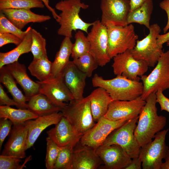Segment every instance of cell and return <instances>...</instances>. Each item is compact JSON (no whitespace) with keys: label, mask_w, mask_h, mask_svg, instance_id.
Segmentation results:
<instances>
[{"label":"cell","mask_w":169,"mask_h":169,"mask_svg":"<svg viewBox=\"0 0 169 169\" xmlns=\"http://www.w3.org/2000/svg\"><path fill=\"white\" fill-rule=\"evenodd\" d=\"M101 23L116 25H127V19L130 11V0H101Z\"/></svg>","instance_id":"12"},{"label":"cell","mask_w":169,"mask_h":169,"mask_svg":"<svg viewBox=\"0 0 169 169\" xmlns=\"http://www.w3.org/2000/svg\"><path fill=\"white\" fill-rule=\"evenodd\" d=\"M156 94L157 103L159 104L161 111L165 110L169 113V98L164 95L161 90H158Z\"/></svg>","instance_id":"43"},{"label":"cell","mask_w":169,"mask_h":169,"mask_svg":"<svg viewBox=\"0 0 169 169\" xmlns=\"http://www.w3.org/2000/svg\"><path fill=\"white\" fill-rule=\"evenodd\" d=\"M72 61L78 69L88 78L91 76L94 71L99 66L95 58L90 51L77 59H73Z\"/></svg>","instance_id":"32"},{"label":"cell","mask_w":169,"mask_h":169,"mask_svg":"<svg viewBox=\"0 0 169 169\" xmlns=\"http://www.w3.org/2000/svg\"><path fill=\"white\" fill-rule=\"evenodd\" d=\"M88 96L94 120L97 122L106 114L113 100L106 90L100 87H97Z\"/></svg>","instance_id":"23"},{"label":"cell","mask_w":169,"mask_h":169,"mask_svg":"<svg viewBox=\"0 0 169 169\" xmlns=\"http://www.w3.org/2000/svg\"><path fill=\"white\" fill-rule=\"evenodd\" d=\"M75 41L73 44L71 56L73 59H77L90 51L89 41L83 31L79 30L74 36Z\"/></svg>","instance_id":"34"},{"label":"cell","mask_w":169,"mask_h":169,"mask_svg":"<svg viewBox=\"0 0 169 169\" xmlns=\"http://www.w3.org/2000/svg\"><path fill=\"white\" fill-rule=\"evenodd\" d=\"M87 37L90 43V52L95 58L99 66H105L111 59L108 52V38L106 26L99 20L94 21Z\"/></svg>","instance_id":"11"},{"label":"cell","mask_w":169,"mask_h":169,"mask_svg":"<svg viewBox=\"0 0 169 169\" xmlns=\"http://www.w3.org/2000/svg\"><path fill=\"white\" fill-rule=\"evenodd\" d=\"M74 148L70 146L61 147L54 169H70Z\"/></svg>","instance_id":"36"},{"label":"cell","mask_w":169,"mask_h":169,"mask_svg":"<svg viewBox=\"0 0 169 169\" xmlns=\"http://www.w3.org/2000/svg\"><path fill=\"white\" fill-rule=\"evenodd\" d=\"M28 27L25 31L19 29L12 23L3 13L0 12V33H11L23 40L28 33Z\"/></svg>","instance_id":"37"},{"label":"cell","mask_w":169,"mask_h":169,"mask_svg":"<svg viewBox=\"0 0 169 169\" xmlns=\"http://www.w3.org/2000/svg\"><path fill=\"white\" fill-rule=\"evenodd\" d=\"M139 116L128 120L113 131L102 145L116 144L121 146L131 158L139 156L141 147L134 135Z\"/></svg>","instance_id":"8"},{"label":"cell","mask_w":169,"mask_h":169,"mask_svg":"<svg viewBox=\"0 0 169 169\" xmlns=\"http://www.w3.org/2000/svg\"><path fill=\"white\" fill-rule=\"evenodd\" d=\"M21 159L10 156H0V169H17L20 167Z\"/></svg>","instance_id":"40"},{"label":"cell","mask_w":169,"mask_h":169,"mask_svg":"<svg viewBox=\"0 0 169 169\" xmlns=\"http://www.w3.org/2000/svg\"><path fill=\"white\" fill-rule=\"evenodd\" d=\"M164 159L165 161L162 163L161 169H169V147L166 156Z\"/></svg>","instance_id":"50"},{"label":"cell","mask_w":169,"mask_h":169,"mask_svg":"<svg viewBox=\"0 0 169 169\" xmlns=\"http://www.w3.org/2000/svg\"><path fill=\"white\" fill-rule=\"evenodd\" d=\"M28 28V31L25 36L16 48L8 52L0 53V68L18 61L21 55L31 52L32 28L31 27Z\"/></svg>","instance_id":"27"},{"label":"cell","mask_w":169,"mask_h":169,"mask_svg":"<svg viewBox=\"0 0 169 169\" xmlns=\"http://www.w3.org/2000/svg\"><path fill=\"white\" fill-rule=\"evenodd\" d=\"M6 17L19 29H22L29 23H41L50 19L48 15H40L32 12L30 9H4L0 10Z\"/></svg>","instance_id":"21"},{"label":"cell","mask_w":169,"mask_h":169,"mask_svg":"<svg viewBox=\"0 0 169 169\" xmlns=\"http://www.w3.org/2000/svg\"><path fill=\"white\" fill-rule=\"evenodd\" d=\"M153 8V0H147L141 6L130 11L127 19V25L136 23L144 25L149 29Z\"/></svg>","instance_id":"29"},{"label":"cell","mask_w":169,"mask_h":169,"mask_svg":"<svg viewBox=\"0 0 169 169\" xmlns=\"http://www.w3.org/2000/svg\"><path fill=\"white\" fill-rule=\"evenodd\" d=\"M146 103L141 96L131 100H113L103 117L113 120L130 119L139 115Z\"/></svg>","instance_id":"14"},{"label":"cell","mask_w":169,"mask_h":169,"mask_svg":"<svg viewBox=\"0 0 169 169\" xmlns=\"http://www.w3.org/2000/svg\"><path fill=\"white\" fill-rule=\"evenodd\" d=\"M149 33L143 39L137 40L134 48L130 50L134 57L146 62L149 67H154L163 51L157 39L161 30L157 23L150 25Z\"/></svg>","instance_id":"6"},{"label":"cell","mask_w":169,"mask_h":169,"mask_svg":"<svg viewBox=\"0 0 169 169\" xmlns=\"http://www.w3.org/2000/svg\"><path fill=\"white\" fill-rule=\"evenodd\" d=\"M0 105L15 106L17 107L18 105L13 99H11L8 96L4 90L2 84H0Z\"/></svg>","instance_id":"44"},{"label":"cell","mask_w":169,"mask_h":169,"mask_svg":"<svg viewBox=\"0 0 169 169\" xmlns=\"http://www.w3.org/2000/svg\"><path fill=\"white\" fill-rule=\"evenodd\" d=\"M13 122L6 118H0V150L3 143L12 129Z\"/></svg>","instance_id":"41"},{"label":"cell","mask_w":169,"mask_h":169,"mask_svg":"<svg viewBox=\"0 0 169 169\" xmlns=\"http://www.w3.org/2000/svg\"><path fill=\"white\" fill-rule=\"evenodd\" d=\"M31 74L40 81L50 79L52 73V62L47 56L33 59L28 67Z\"/></svg>","instance_id":"30"},{"label":"cell","mask_w":169,"mask_h":169,"mask_svg":"<svg viewBox=\"0 0 169 169\" xmlns=\"http://www.w3.org/2000/svg\"><path fill=\"white\" fill-rule=\"evenodd\" d=\"M71 38L65 37L62 41L55 59L52 62V69L50 78L60 76L69 62L73 44Z\"/></svg>","instance_id":"25"},{"label":"cell","mask_w":169,"mask_h":169,"mask_svg":"<svg viewBox=\"0 0 169 169\" xmlns=\"http://www.w3.org/2000/svg\"><path fill=\"white\" fill-rule=\"evenodd\" d=\"M16 82L23 89L27 101L32 96L39 93V84L28 76L25 65L16 61L6 65Z\"/></svg>","instance_id":"20"},{"label":"cell","mask_w":169,"mask_h":169,"mask_svg":"<svg viewBox=\"0 0 169 169\" xmlns=\"http://www.w3.org/2000/svg\"><path fill=\"white\" fill-rule=\"evenodd\" d=\"M46 141L45 166L47 169H54L61 147L58 146L48 137L46 138Z\"/></svg>","instance_id":"38"},{"label":"cell","mask_w":169,"mask_h":169,"mask_svg":"<svg viewBox=\"0 0 169 169\" xmlns=\"http://www.w3.org/2000/svg\"><path fill=\"white\" fill-rule=\"evenodd\" d=\"M38 117L28 109H16L10 106L0 105V118L8 119L13 125L23 124Z\"/></svg>","instance_id":"28"},{"label":"cell","mask_w":169,"mask_h":169,"mask_svg":"<svg viewBox=\"0 0 169 169\" xmlns=\"http://www.w3.org/2000/svg\"><path fill=\"white\" fill-rule=\"evenodd\" d=\"M95 151L106 169H125L132 160L124 149L116 144L102 145Z\"/></svg>","instance_id":"15"},{"label":"cell","mask_w":169,"mask_h":169,"mask_svg":"<svg viewBox=\"0 0 169 169\" xmlns=\"http://www.w3.org/2000/svg\"><path fill=\"white\" fill-rule=\"evenodd\" d=\"M140 79L143 86L141 96L144 100L151 93L169 89V50L163 52L151 73Z\"/></svg>","instance_id":"7"},{"label":"cell","mask_w":169,"mask_h":169,"mask_svg":"<svg viewBox=\"0 0 169 169\" xmlns=\"http://www.w3.org/2000/svg\"><path fill=\"white\" fill-rule=\"evenodd\" d=\"M94 87H102L108 92L113 100H131L141 96L143 92L142 82L129 79L121 75L108 79L95 74L92 79Z\"/></svg>","instance_id":"3"},{"label":"cell","mask_w":169,"mask_h":169,"mask_svg":"<svg viewBox=\"0 0 169 169\" xmlns=\"http://www.w3.org/2000/svg\"><path fill=\"white\" fill-rule=\"evenodd\" d=\"M129 120L125 119L113 120L103 117L99 119L96 124L103 134L107 137L113 131L122 125Z\"/></svg>","instance_id":"39"},{"label":"cell","mask_w":169,"mask_h":169,"mask_svg":"<svg viewBox=\"0 0 169 169\" xmlns=\"http://www.w3.org/2000/svg\"><path fill=\"white\" fill-rule=\"evenodd\" d=\"M46 133L48 137L60 147L70 146L74 148L81 137L77 135L68 120L63 116L55 127Z\"/></svg>","instance_id":"17"},{"label":"cell","mask_w":169,"mask_h":169,"mask_svg":"<svg viewBox=\"0 0 169 169\" xmlns=\"http://www.w3.org/2000/svg\"><path fill=\"white\" fill-rule=\"evenodd\" d=\"M28 127L26 122L13 125L8 141L2 155L14 156L20 159L26 157Z\"/></svg>","instance_id":"16"},{"label":"cell","mask_w":169,"mask_h":169,"mask_svg":"<svg viewBox=\"0 0 169 169\" xmlns=\"http://www.w3.org/2000/svg\"><path fill=\"white\" fill-rule=\"evenodd\" d=\"M147 0H130V11L141 6Z\"/></svg>","instance_id":"48"},{"label":"cell","mask_w":169,"mask_h":169,"mask_svg":"<svg viewBox=\"0 0 169 169\" xmlns=\"http://www.w3.org/2000/svg\"><path fill=\"white\" fill-rule=\"evenodd\" d=\"M106 138L95 124L82 136L80 141L81 145L96 150L103 145Z\"/></svg>","instance_id":"31"},{"label":"cell","mask_w":169,"mask_h":169,"mask_svg":"<svg viewBox=\"0 0 169 169\" xmlns=\"http://www.w3.org/2000/svg\"><path fill=\"white\" fill-rule=\"evenodd\" d=\"M39 84V93L43 94L56 106L62 109L74 99L64 83L61 75L43 81H37Z\"/></svg>","instance_id":"13"},{"label":"cell","mask_w":169,"mask_h":169,"mask_svg":"<svg viewBox=\"0 0 169 169\" xmlns=\"http://www.w3.org/2000/svg\"><path fill=\"white\" fill-rule=\"evenodd\" d=\"M142 161L138 156L132 159L131 162L125 169H141Z\"/></svg>","instance_id":"46"},{"label":"cell","mask_w":169,"mask_h":169,"mask_svg":"<svg viewBox=\"0 0 169 169\" xmlns=\"http://www.w3.org/2000/svg\"><path fill=\"white\" fill-rule=\"evenodd\" d=\"M74 149L70 169H96L102 161L95 150L84 146Z\"/></svg>","instance_id":"22"},{"label":"cell","mask_w":169,"mask_h":169,"mask_svg":"<svg viewBox=\"0 0 169 169\" xmlns=\"http://www.w3.org/2000/svg\"><path fill=\"white\" fill-rule=\"evenodd\" d=\"M159 6L165 11L167 15V22L163 29V33H165L169 29V0H163L160 3Z\"/></svg>","instance_id":"45"},{"label":"cell","mask_w":169,"mask_h":169,"mask_svg":"<svg viewBox=\"0 0 169 169\" xmlns=\"http://www.w3.org/2000/svg\"></svg>","instance_id":"52"},{"label":"cell","mask_w":169,"mask_h":169,"mask_svg":"<svg viewBox=\"0 0 169 169\" xmlns=\"http://www.w3.org/2000/svg\"><path fill=\"white\" fill-rule=\"evenodd\" d=\"M169 38V32L163 34H159L157 37V41L158 44L161 46L165 43H166Z\"/></svg>","instance_id":"49"},{"label":"cell","mask_w":169,"mask_h":169,"mask_svg":"<svg viewBox=\"0 0 169 169\" xmlns=\"http://www.w3.org/2000/svg\"><path fill=\"white\" fill-rule=\"evenodd\" d=\"M63 114L61 111L39 116L35 120L26 121L28 127L26 150L32 146L42 131L48 127L56 125L60 120Z\"/></svg>","instance_id":"19"},{"label":"cell","mask_w":169,"mask_h":169,"mask_svg":"<svg viewBox=\"0 0 169 169\" xmlns=\"http://www.w3.org/2000/svg\"><path fill=\"white\" fill-rule=\"evenodd\" d=\"M61 76L74 99L80 100L84 98L83 93L87 77L78 69L72 61H69Z\"/></svg>","instance_id":"18"},{"label":"cell","mask_w":169,"mask_h":169,"mask_svg":"<svg viewBox=\"0 0 169 169\" xmlns=\"http://www.w3.org/2000/svg\"><path fill=\"white\" fill-rule=\"evenodd\" d=\"M27 109L39 116L61 111L62 108L55 105L45 95L39 93L28 100Z\"/></svg>","instance_id":"26"},{"label":"cell","mask_w":169,"mask_h":169,"mask_svg":"<svg viewBox=\"0 0 169 169\" xmlns=\"http://www.w3.org/2000/svg\"><path fill=\"white\" fill-rule=\"evenodd\" d=\"M169 129L156 134L154 140L141 147L139 157L143 169H161L162 160L166 156L169 147L165 139Z\"/></svg>","instance_id":"9"},{"label":"cell","mask_w":169,"mask_h":169,"mask_svg":"<svg viewBox=\"0 0 169 169\" xmlns=\"http://www.w3.org/2000/svg\"><path fill=\"white\" fill-rule=\"evenodd\" d=\"M146 101L134 132L141 147L152 140L156 134L163 129L166 122L165 116L157 114L156 93L149 95Z\"/></svg>","instance_id":"1"},{"label":"cell","mask_w":169,"mask_h":169,"mask_svg":"<svg viewBox=\"0 0 169 169\" xmlns=\"http://www.w3.org/2000/svg\"><path fill=\"white\" fill-rule=\"evenodd\" d=\"M45 6L51 13L54 18L57 22L60 18V17L56 12L55 9L51 7L49 5V0H41Z\"/></svg>","instance_id":"47"},{"label":"cell","mask_w":169,"mask_h":169,"mask_svg":"<svg viewBox=\"0 0 169 169\" xmlns=\"http://www.w3.org/2000/svg\"><path fill=\"white\" fill-rule=\"evenodd\" d=\"M32 42L31 52L33 59H36L47 56L46 41L42 35L33 28L32 29Z\"/></svg>","instance_id":"35"},{"label":"cell","mask_w":169,"mask_h":169,"mask_svg":"<svg viewBox=\"0 0 169 169\" xmlns=\"http://www.w3.org/2000/svg\"><path fill=\"white\" fill-rule=\"evenodd\" d=\"M44 6L41 0H0V10L8 8H43Z\"/></svg>","instance_id":"33"},{"label":"cell","mask_w":169,"mask_h":169,"mask_svg":"<svg viewBox=\"0 0 169 169\" xmlns=\"http://www.w3.org/2000/svg\"><path fill=\"white\" fill-rule=\"evenodd\" d=\"M105 26L108 38V52L111 59L135 46L138 36L132 24L123 26L109 23Z\"/></svg>","instance_id":"5"},{"label":"cell","mask_w":169,"mask_h":169,"mask_svg":"<svg viewBox=\"0 0 169 169\" xmlns=\"http://www.w3.org/2000/svg\"><path fill=\"white\" fill-rule=\"evenodd\" d=\"M0 82L6 87L17 103V108L27 109V99L18 88L16 81L6 66L0 68Z\"/></svg>","instance_id":"24"},{"label":"cell","mask_w":169,"mask_h":169,"mask_svg":"<svg viewBox=\"0 0 169 169\" xmlns=\"http://www.w3.org/2000/svg\"><path fill=\"white\" fill-rule=\"evenodd\" d=\"M61 112L80 136L96 124L91 111L89 96L80 100H72L62 109Z\"/></svg>","instance_id":"4"},{"label":"cell","mask_w":169,"mask_h":169,"mask_svg":"<svg viewBox=\"0 0 169 169\" xmlns=\"http://www.w3.org/2000/svg\"><path fill=\"white\" fill-rule=\"evenodd\" d=\"M89 7L81 0H62L57 3L55 8L61 12L57 22L60 25L58 34L71 38L73 31L80 30L88 33V28L94 22H85L80 18L79 13L81 9H86Z\"/></svg>","instance_id":"2"},{"label":"cell","mask_w":169,"mask_h":169,"mask_svg":"<svg viewBox=\"0 0 169 169\" xmlns=\"http://www.w3.org/2000/svg\"><path fill=\"white\" fill-rule=\"evenodd\" d=\"M166 45L167 46H169V38L168 39L166 42Z\"/></svg>","instance_id":"51"},{"label":"cell","mask_w":169,"mask_h":169,"mask_svg":"<svg viewBox=\"0 0 169 169\" xmlns=\"http://www.w3.org/2000/svg\"><path fill=\"white\" fill-rule=\"evenodd\" d=\"M22 40L16 36L9 33H0V47L9 43L16 46L19 44Z\"/></svg>","instance_id":"42"},{"label":"cell","mask_w":169,"mask_h":169,"mask_svg":"<svg viewBox=\"0 0 169 169\" xmlns=\"http://www.w3.org/2000/svg\"><path fill=\"white\" fill-rule=\"evenodd\" d=\"M113 59L112 67L114 74L132 80H140L139 77L144 75L149 67L145 61L135 59L130 50L118 54Z\"/></svg>","instance_id":"10"}]
</instances>
